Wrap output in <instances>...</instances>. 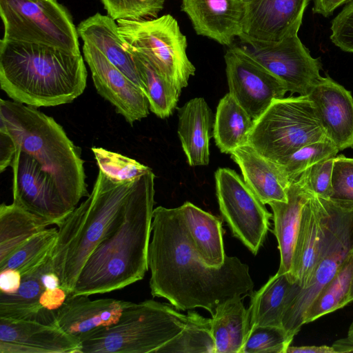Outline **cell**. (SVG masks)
<instances>
[{
  "label": "cell",
  "mask_w": 353,
  "mask_h": 353,
  "mask_svg": "<svg viewBox=\"0 0 353 353\" xmlns=\"http://www.w3.org/2000/svg\"><path fill=\"white\" fill-rule=\"evenodd\" d=\"M153 296L167 299L178 310L201 307L212 316L224 301L253 292L247 264L226 256L220 267L208 265L192 244L179 207L154 209L148 252Z\"/></svg>",
  "instance_id": "1"
},
{
  "label": "cell",
  "mask_w": 353,
  "mask_h": 353,
  "mask_svg": "<svg viewBox=\"0 0 353 353\" xmlns=\"http://www.w3.org/2000/svg\"><path fill=\"white\" fill-rule=\"evenodd\" d=\"M154 178L151 170L136 179L120 215L85 263L72 294L110 292L144 277L148 270Z\"/></svg>",
  "instance_id": "2"
},
{
  "label": "cell",
  "mask_w": 353,
  "mask_h": 353,
  "mask_svg": "<svg viewBox=\"0 0 353 353\" xmlns=\"http://www.w3.org/2000/svg\"><path fill=\"white\" fill-rule=\"evenodd\" d=\"M87 74L81 54L0 41V85L12 101L36 108L70 103L83 94Z\"/></svg>",
  "instance_id": "3"
},
{
  "label": "cell",
  "mask_w": 353,
  "mask_h": 353,
  "mask_svg": "<svg viewBox=\"0 0 353 353\" xmlns=\"http://www.w3.org/2000/svg\"><path fill=\"white\" fill-rule=\"evenodd\" d=\"M0 128L50 175L70 210L89 195L79 148L52 117L36 107L1 99Z\"/></svg>",
  "instance_id": "4"
},
{
  "label": "cell",
  "mask_w": 353,
  "mask_h": 353,
  "mask_svg": "<svg viewBox=\"0 0 353 353\" xmlns=\"http://www.w3.org/2000/svg\"><path fill=\"white\" fill-rule=\"evenodd\" d=\"M135 181H116L99 170L87 199L57 225L51 260L61 287L70 294L87 260L120 215Z\"/></svg>",
  "instance_id": "5"
},
{
  "label": "cell",
  "mask_w": 353,
  "mask_h": 353,
  "mask_svg": "<svg viewBox=\"0 0 353 353\" xmlns=\"http://www.w3.org/2000/svg\"><path fill=\"white\" fill-rule=\"evenodd\" d=\"M175 309L154 300L132 303L114 324L81 336L80 353H157L185 325L186 315Z\"/></svg>",
  "instance_id": "6"
},
{
  "label": "cell",
  "mask_w": 353,
  "mask_h": 353,
  "mask_svg": "<svg viewBox=\"0 0 353 353\" xmlns=\"http://www.w3.org/2000/svg\"><path fill=\"white\" fill-rule=\"evenodd\" d=\"M308 95L276 99L256 119L248 139L259 154L282 163L301 148L327 139Z\"/></svg>",
  "instance_id": "7"
},
{
  "label": "cell",
  "mask_w": 353,
  "mask_h": 353,
  "mask_svg": "<svg viewBox=\"0 0 353 353\" xmlns=\"http://www.w3.org/2000/svg\"><path fill=\"white\" fill-rule=\"evenodd\" d=\"M324 200V234L312 278L305 288L292 283L283 314L282 326L292 337L304 325L313 301L353 251V205Z\"/></svg>",
  "instance_id": "8"
},
{
  "label": "cell",
  "mask_w": 353,
  "mask_h": 353,
  "mask_svg": "<svg viewBox=\"0 0 353 353\" xmlns=\"http://www.w3.org/2000/svg\"><path fill=\"white\" fill-rule=\"evenodd\" d=\"M127 48L145 58L178 90L186 87L196 68L187 55V39L169 14L159 17L117 21Z\"/></svg>",
  "instance_id": "9"
},
{
  "label": "cell",
  "mask_w": 353,
  "mask_h": 353,
  "mask_svg": "<svg viewBox=\"0 0 353 353\" xmlns=\"http://www.w3.org/2000/svg\"><path fill=\"white\" fill-rule=\"evenodd\" d=\"M4 41L81 54L77 30L57 0H0Z\"/></svg>",
  "instance_id": "10"
},
{
  "label": "cell",
  "mask_w": 353,
  "mask_h": 353,
  "mask_svg": "<svg viewBox=\"0 0 353 353\" xmlns=\"http://www.w3.org/2000/svg\"><path fill=\"white\" fill-rule=\"evenodd\" d=\"M214 178L224 221L233 235L256 254L269 230L272 214L235 171L219 168Z\"/></svg>",
  "instance_id": "11"
},
{
  "label": "cell",
  "mask_w": 353,
  "mask_h": 353,
  "mask_svg": "<svg viewBox=\"0 0 353 353\" xmlns=\"http://www.w3.org/2000/svg\"><path fill=\"white\" fill-rule=\"evenodd\" d=\"M229 93L254 120L288 89L245 47L231 46L225 56Z\"/></svg>",
  "instance_id": "12"
},
{
  "label": "cell",
  "mask_w": 353,
  "mask_h": 353,
  "mask_svg": "<svg viewBox=\"0 0 353 353\" xmlns=\"http://www.w3.org/2000/svg\"><path fill=\"white\" fill-rule=\"evenodd\" d=\"M245 47L251 55L277 77L288 92L307 95L321 77L319 58H314L298 34L279 42L254 43Z\"/></svg>",
  "instance_id": "13"
},
{
  "label": "cell",
  "mask_w": 353,
  "mask_h": 353,
  "mask_svg": "<svg viewBox=\"0 0 353 353\" xmlns=\"http://www.w3.org/2000/svg\"><path fill=\"white\" fill-rule=\"evenodd\" d=\"M11 167L13 203L52 221L56 225L72 212L50 175L34 158L19 148L16 147Z\"/></svg>",
  "instance_id": "14"
},
{
  "label": "cell",
  "mask_w": 353,
  "mask_h": 353,
  "mask_svg": "<svg viewBox=\"0 0 353 353\" xmlns=\"http://www.w3.org/2000/svg\"><path fill=\"white\" fill-rule=\"evenodd\" d=\"M239 37L244 43H273L298 34L310 0H243Z\"/></svg>",
  "instance_id": "15"
},
{
  "label": "cell",
  "mask_w": 353,
  "mask_h": 353,
  "mask_svg": "<svg viewBox=\"0 0 353 353\" xmlns=\"http://www.w3.org/2000/svg\"><path fill=\"white\" fill-rule=\"evenodd\" d=\"M83 52L97 92L115 107L117 113L131 125L146 117L150 107L143 90L94 46L84 43Z\"/></svg>",
  "instance_id": "16"
},
{
  "label": "cell",
  "mask_w": 353,
  "mask_h": 353,
  "mask_svg": "<svg viewBox=\"0 0 353 353\" xmlns=\"http://www.w3.org/2000/svg\"><path fill=\"white\" fill-rule=\"evenodd\" d=\"M326 136L340 150L353 148V98L330 77H321L307 94Z\"/></svg>",
  "instance_id": "17"
},
{
  "label": "cell",
  "mask_w": 353,
  "mask_h": 353,
  "mask_svg": "<svg viewBox=\"0 0 353 353\" xmlns=\"http://www.w3.org/2000/svg\"><path fill=\"white\" fill-rule=\"evenodd\" d=\"M181 9L198 35L231 46L241 34L243 0H182Z\"/></svg>",
  "instance_id": "18"
},
{
  "label": "cell",
  "mask_w": 353,
  "mask_h": 353,
  "mask_svg": "<svg viewBox=\"0 0 353 353\" xmlns=\"http://www.w3.org/2000/svg\"><path fill=\"white\" fill-rule=\"evenodd\" d=\"M88 296L70 294L55 312L57 325L79 340L88 333L117 323L132 303L115 299L91 300Z\"/></svg>",
  "instance_id": "19"
},
{
  "label": "cell",
  "mask_w": 353,
  "mask_h": 353,
  "mask_svg": "<svg viewBox=\"0 0 353 353\" xmlns=\"http://www.w3.org/2000/svg\"><path fill=\"white\" fill-rule=\"evenodd\" d=\"M326 213L324 199L314 194L304 207L292 272V282L299 288H305L312 278L324 234Z\"/></svg>",
  "instance_id": "20"
},
{
  "label": "cell",
  "mask_w": 353,
  "mask_h": 353,
  "mask_svg": "<svg viewBox=\"0 0 353 353\" xmlns=\"http://www.w3.org/2000/svg\"><path fill=\"white\" fill-rule=\"evenodd\" d=\"M287 194V201H272L268 205L273 212V233L280 252V265L277 272L287 274L292 283L294 253L303 209L313 194L296 180L290 183Z\"/></svg>",
  "instance_id": "21"
},
{
  "label": "cell",
  "mask_w": 353,
  "mask_h": 353,
  "mask_svg": "<svg viewBox=\"0 0 353 353\" xmlns=\"http://www.w3.org/2000/svg\"><path fill=\"white\" fill-rule=\"evenodd\" d=\"M230 155L239 166L245 183L263 203L288 201L290 183L279 164L262 156L248 143L233 150Z\"/></svg>",
  "instance_id": "22"
},
{
  "label": "cell",
  "mask_w": 353,
  "mask_h": 353,
  "mask_svg": "<svg viewBox=\"0 0 353 353\" xmlns=\"http://www.w3.org/2000/svg\"><path fill=\"white\" fill-rule=\"evenodd\" d=\"M0 341L29 346L36 353H80L81 341L57 325L0 317Z\"/></svg>",
  "instance_id": "23"
},
{
  "label": "cell",
  "mask_w": 353,
  "mask_h": 353,
  "mask_svg": "<svg viewBox=\"0 0 353 353\" xmlns=\"http://www.w3.org/2000/svg\"><path fill=\"white\" fill-rule=\"evenodd\" d=\"M118 28L117 22L110 16L97 12L81 21L77 30L79 37L84 43L96 47L109 61L143 90L133 55L127 48Z\"/></svg>",
  "instance_id": "24"
},
{
  "label": "cell",
  "mask_w": 353,
  "mask_h": 353,
  "mask_svg": "<svg viewBox=\"0 0 353 353\" xmlns=\"http://www.w3.org/2000/svg\"><path fill=\"white\" fill-rule=\"evenodd\" d=\"M178 135L190 166L207 165L212 114L203 97L190 99L178 110Z\"/></svg>",
  "instance_id": "25"
},
{
  "label": "cell",
  "mask_w": 353,
  "mask_h": 353,
  "mask_svg": "<svg viewBox=\"0 0 353 353\" xmlns=\"http://www.w3.org/2000/svg\"><path fill=\"white\" fill-rule=\"evenodd\" d=\"M52 268L50 256L35 271L22 276L21 285L14 293L0 292V317L57 325L55 312L43 308L39 303L40 296L45 290L41 276Z\"/></svg>",
  "instance_id": "26"
},
{
  "label": "cell",
  "mask_w": 353,
  "mask_h": 353,
  "mask_svg": "<svg viewBox=\"0 0 353 353\" xmlns=\"http://www.w3.org/2000/svg\"><path fill=\"white\" fill-rule=\"evenodd\" d=\"M179 209L196 251L210 266H221L227 256L224 250L221 221L189 201L185 202Z\"/></svg>",
  "instance_id": "27"
},
{
  "label": "cell",
  "mask_w": 353,
  "mask_h": 353,
  "mask_svg": "<svg viewBox=\"0 0 353 353\" xmlns=\"http://www.w3.org/2000/svg\"><path fill=\"white\" fill-rule=\"evenodd\" d=\"M250 328L248 310L241 296L222 302L212 316L215 353H241Z\"/></svg>",
  "instance_id": "28"
},
{
  "label": "cell",
  "mask_w": 353,
  "mask_h": 353,
  "mask_svg": "<svg viewBox=\"0 0 353 353\" xmlns=\"http://www.w3.org/2000/svg\"><path fill=\"white\" fill-rule=\"evenodd\" d=\"M254 119L230 94L219 101L214 118L213 136L220 151L230 154L247 143Z\"/></svg>",
  "instance_id": "29"
},
{
  "label": "cell",
  "mask_w": 353,
  "mask_h": 353,
  "mask_svg": "<svg viewBox=\"0 0 353 353\" xmlns=\"http://www.w3.org/2000/svg\"><path fill=\"white\" fill-rule=\"evenodd\" d=\"M54 223L12 203L0 206V262L21 245Z\"/></svg>",
  "instance_id": "30"
},
{
  "label": "cell",
  "mask_w": 353,
  "mask_h": 353,
  "mask_svg": "<svg viewBox=\"0 0 353 353\" xmlns=\"http://www.w3.org/2000/svg\"><path fill=\"white\" fill-rule=\"evenodd\" d=\"M285 274L276 272L256 292H252L248 308L250 327H282V318L292 285Z\"/></svg>",
  "instance_id": "31"
},
{
  "label": "cell",
  "mask_w": 353,
  "mask_h": 353,
  "mask_svg": "<svg viewBox=\"0 0 353 353\" xmlns=\"http://www.w3.org/2000/svg\"><path fill=\"white\" fill-rule=\"evenodd\" d=\"M130 52L133 55L150 110L161 119L170 117L176 107L181 91L165 79L145 58L136 52Z\"/></svg>",
  "instance_id": "32"
},
{
  "label": "cell",
  "mask_w": 353,
  "mask_h": 353,
  "mask_svg": "<svg viewBox=\"0 0 353 353\" xmlns=\"http://www.w3.org/2000/svg\"><path fill=\"white\" fill-rule=\"evenodd\" d=\"M352 279L353 251L313 301L305 313L304 324L314 321L350 303Z\"/></svg>",
  "instance_id": "33"
},
{
  "label": "cell",
  "mask_w": 353,
  "mask_h": 353,
  "mask_svg": "<svg viewBox=\"0 0 353 353\" xmlns=\"http://www.w3.org/2000/svg\"><path fill=\"white\" fill-rule=\"evenodd\" d=\"M183 330L161 347L157 353H215L212 319L188 310Z\"/></svg>",
  "instance_id": "34"
},
{
  "label": "cell",
  "mask_w": 353,
  "mask_h": 353,
  "mask_svg": "<svg viewBox=\"0 0 353 353\" xmlns=\"http://www.w3.org/2000/svg\"><path fill=\"white\" fill-rule=\"evenodd\" d=\"M57 234L56 228H46L35 234L0 262V272L14 269L23 276L35 271L51 256Z\"/></svg>",
  "instance_id": "35"
},
{
  "label": "cell",
  "mask_w": 353,
  "mask_h": 353,
  "mask_svg": "<svg viewBox=\"0 0 353 353\" xmlns=\"http://www.w3.org/2000/svg\"><path fill=\"white\" fill-rule=\"evenodd\" d=\"M338 148L328 139L306 145L279 164L290 183L296 181L306 169L325 159L335 157Z\"/></svg>",
  "instance_id": "36"
},
{
  "label": "cell",
  "mask_w": 353,
  "mask_h": 353,
  "mask_svg": "<svg viewBox=\"0 0 353 353\" xmlns=\"http://www.w3.org/2000/svg\"><path fill=\"white\" fill-rule=\"evenodd\" d=\"M100 171L116 181H132L152 169L136 160L103 148H92Z\"/></svg>",
  "instance_id": "37"
},
{
  "label": "cell",
  "mask_w": 353,
  "mask_h": 353,
  "mask_svg": "<svg viewBox=\"0 0 353 353\" xmlns=\"http://www.w3.org/2000/svg\"><path fill=\"white\" fill-rule=\"evenodd\" d=\"M293 339L282 327L252 326L241 353H286Z\"/></svg>",
  "instance_id": "38"
},
{
  "label": "cell",
  "mask_w": 353,
  "mask_h": 353,
  "mask_svg": "<svg viewBox=\"0 0 353 353\" xmlns=\"http://www.w3.org/2000/svg\"><path fill=\"white\" fill-rule=\"evenodd\" d=\"M114 20H140L157 17L166 0H101Z\"/></svg>",
  "instance_id": "39"
},
{
  "label": "cell",
  "mask_w": 353,
  "mask_h": 353,
  "mask_svg": "<svg viewBox=\"0 0 353 353\" xmlns=\"http://www.w3.org/2000/svg\"><path fill=\"white\" fill-rule=\"evenodd\" d=\"M334 158L323 160L310 166L303 172L297 180L314 195L330 199L332 194Z\"/></svg>",
  "instance_id": "40"
},
{
  "label": "cell",
  "mask_w": 353,
  "mask_h": 353,
  "mask_svg": "<svg viewBox=\"0 0 353 353\" xmlns=\"http://www.w3.org/2000/svg\"><path fill=\"white\" fill-rule=\"evenodd\" d=\"M332 194L330 199L353 205V158L336 156L332 175Z\"/></svg>",
  "instance_id": "41"
},
{
  "label": "cell",
  "mask_w": 353,
  "mask_h": 353,
  "mask_svg": "<svg viewBox=\"0 0 353 353\" xmlns=\"http://www.w3.org/2000/svg\"><path fill=\"white\" fill-rule=\"evenodd\" d=\"M331 41L341 50L353 53V1L332 19Z\"/></svg>",
  "instance_id": "42"
},
{
  "label": "cell",
  "mask_w": 353,
  "mask_h": 353,
  "mask_svg": "<svg viewBox=\"0 0 353 353\" xmlns=\"http://www.w3.org/2000/svg\"><path fill=\"white\" fill-rule=\"evenodd\" d=\"M69 294L61 286L54 289L46 288L40 296L39 303L43 308L56 312L64 303Z\"/></svg>",
  "instance_id": "43"
},
{
  "label": "cell",
  "mask_w": 353,
  "mask_h": 353,
  "mask_svg": "<svg viewBox=\"0 0 353 353\" xmlns=\"http://www.w3.org/2000/svg\"><path fill=\"white\" fill-rule=\"evenodd\" d=\"M16 153L15 144L4 129L0 128V172L11 166Z\"/></svg>",
  "instance_id": "44"
},
{
  "label": "cell",
  "mask_w": 353,
  "mask_h": 353,
  "mask_svg": "<svg viewBox=\"0 0 353 353\" xmlns=\"http://www.w3.org/2000/svg\"><path fill=\"white\" fill-rule=\"evenodd\" d=\"M22 276L18 270L6 269L1 271L0 292L7 294L14 293L19 288Z\"/></svg>",
  "instance_id": "45"
},
{
  "label": "cell",
  "mask_w": 353,
  "mask_h": 353,
  "mask_svg": "<svg viewBox=\"0 0 353 353\" xmlns=\"http://www.w3.org/2000/svg\"><path fill=\"white\" fill-rule=\"evenodd\" d=\"M313 3L312 10L314 13L325 17L330 16L334 11L351 0H312Z\"/></svg>",
  "instance_id": "46"
},
{
  "label": "cell",
  "mask_w": 353,
  "mask_h": 353,
  "mask_svg": "<svg viewBox=\"0 0 353 353\" xmlns=\"http://www.w3.org/2000/svg\"><path fill=\"white\" fill-rule=\"evenodd\" d=\"M286 353H335L332 346H289Z\"/></svg>",
  "instance_id": "47"
},
{
  "label": "cell",
  "mask_w": 353,
  "mask_h": 353,
  "mask_svg": "<svg viewBox=\"0 0 353 353\" xmlns=\"http://www.w3.org/2000/svg\"><path fill=\"white\" fill-rule=\"evenodd\" d=\"M41 281L45 289H54L61 286L59 278L52 268L42 274Z\"/></svg>",
  "instance_id": "48"
},
{
  "label": "cell",
  "mask_w": 353,
  "mask_h": 353,
  "mask_svg": "<svg viewBox=\"0 0 353 353\" xmlns=\"http://www.w3.org/2000/svg\"><path fill=\"white\" fill-rule=\"evenodd\" d=\"M350 302L353 301V279L352 281V285H351V289L350 292V296H349Z\"/></svg>",
  "instance_id": "49"
}]
</instances>
